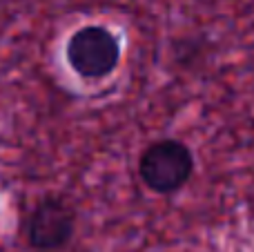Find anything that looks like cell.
Wrapping results in <instances>:
<instances>
[{"mask_svg":"<svg viewBox=\"0 0 254 252\" xmlns=\"http://www.w3.org/2000/svg\"><path fill=\"white\" fill-rule=\"evenodd\" d=\"M196 172L192 147L174 136L152 141L138 156V179L149 192L170 196L181 192Z\"/></svg>","mask_w":254,"mask_h":252,"instance_id":"1","label":"cell"},{"mask_svg":"<svg viewBox=\"0 0 254 252\" xmlns=\"http://www.w3.org/2000/svg\"><path fill=\"white\" fill-rule=\"evenodd\" d=\"M123 47L116 31L105 25H83L67 38L65 61L69 69L87 83L105 80L119 69Z\"/></svg>","mask_w":254,"mask_h":252,"instance_id":"2","label":"cell"},{"mask_svg":"<svg viewBox=\"0 0 254 252\" xmlns=\"http://www.w3.org/2000/svg\"><path fill=\"white\" fill-rule=\"evenodd\" d=\"M78 226L74 203L63 194H43L22 221L25 244L34 252H61L71 244Z\"/></svg>","mask_w":254,"mask_h":252,"instance_id":"3","label":"cell"}]
</instances>
